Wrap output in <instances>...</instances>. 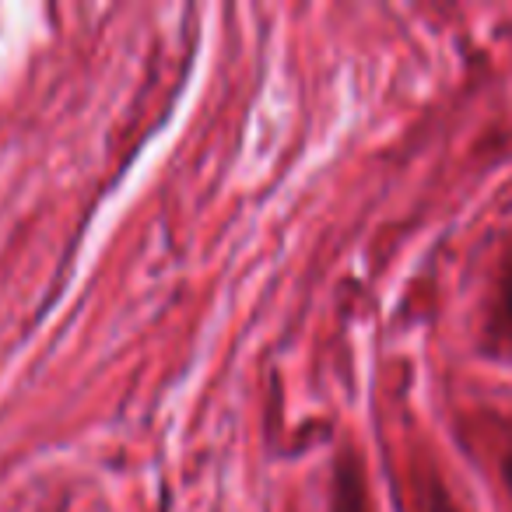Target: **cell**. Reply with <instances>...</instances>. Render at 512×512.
<instances>
[{
	"mask_svg": "<svg viewBox=\"0 0 512 512\" xmlns=\"http://www.w3.org/2000/svg\"><path fill=\"white\" fill-rule=\"evenodd\" d=\"M334 512H369V495H365L362 463L355 449H344L334 467Z\"/></svg>",
	"mask_w": 512,
	"mask_h": 512,
	"instance_id": "cell-1",
	"label": "cell"
},
{
	"mask_svg": "<svg viewBox=\"0 0 512 512\" xmlns=\"http://www.w3.org/2000/svg\"><path fill=\"white\" fill-rule=\"evenodd\" d=\"M502 313H505V323H509V334H512V264L505 267V278H502Z\"/></svg>",
	"mask_w": 512,
	"mask_h": 512,
	"instance_id": "cell-2",
	"label": "cell"
},
{
	"mask_svg": "<svg viewBox=\"0 0 512 512\" xmlns=\"http://www.w3.org/2000/svg\"><path fill=\"white\" fill-rule=\"evenodd\" d=\"M428 512H456L453 509V498L446 495V491H435L432 505H428Z\"/></svg>",
	"mask_w": 512,
	"mask_h": 512,
	"instance_id": "cell-3",
	"label": "cell"
},
{
	"mask_svg": "<svg viewBox=\"0 0 512 512\" xmlns=\"http://www.w3.org/2000/svg\"><path fill=\"white\" fill-rule=\"evenodd\" d=\"M502 474H505V484H509V491H512V453L505 456V463H502Z\"/></svg>",
	"mask_w": 512,
	"mask_h": 512,
	"instance_id": "cell-4",
	"label": "cell"
}]
</instances>
